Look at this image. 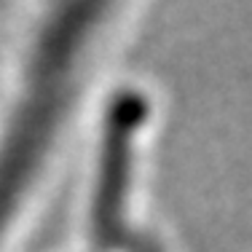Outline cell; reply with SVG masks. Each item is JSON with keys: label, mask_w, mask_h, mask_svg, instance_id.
Listing matches in <instances>:
<instances>
[{"label": "cell", "mask_w": 252, "mask_h": 252, "mask_svg": "<svg viewBox=\"0 0 252 252\" xmlns=\"http://www.w3.org/2000/svg\"><path fill=\"white\" fill-rule=\"evenodd\" d=\"M131 3L35 5L19 22L0 83V252H14L57 180L126 40Z\"/></svg>", "instance_id": "obj_1"}]
</instances>
